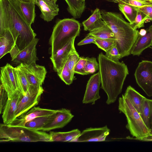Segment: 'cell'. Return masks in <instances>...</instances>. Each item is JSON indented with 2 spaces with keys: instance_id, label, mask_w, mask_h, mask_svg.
I'll use <instances>...</instances> for the list:
<instances>
[{
  "instance_id": "1",
  "label": "cell",
  "mask_w": 152,
  "mask_h": 152,
  "mask_svg": "<svg viewBox=\"0 0 152 152\" xmlns=\"http://www.w3.org/2000/svg\"><path fill=\"white\" fill-rule=\"evenodd\" d=\"M9 31L22 50L36 37V34L9 0H0V31Z\"/></svg>"
},
{
  "instance_id": "2",
  "label": "cell",
  "mask_w": 152,
  "mask_h": 152,
  "mask_svg": "<svg viewBox=\"0 0 152 152\" xmlns=\"http://www.w3.org/2000/svg\"><path fill=\"white\" fill-rule=\"evenodd\" d=\"M98 59L101 88L107 95L106 102L109 105L115 102L121 93L129 71L123 61L111 60L102 53L99 54Z\"/></svg>"
},
{
  "instance_id": "3",
  "label": "cell",
  "mask_w": 152,
  "mask_h": 152,
  "mask_svg": "<svg viewBox=\"0 0 152 152\" xmlns=\"http://www.w3.org/2000/svg\"><path fill=\"white\" fill-rule=\"evenodd\" d=\"M101 12L102 20L114 34L121 58L128 56L139 36V31L134 29L129 23L126 21L121 14L104 10Z\"/></svg>"
},
{
  "instance_id": "4",
  "label": "cell",
  "mask_w": 152,
  "mask_h": 152,
  "mask_svg": "<svg viewBox=\"0 0 152 152\" xmlns=\"http://www.w3.org/2000/svg\"><path fill=\"white\" fill-rule=\"evenodd\" d=\"M80 27L79 22L74 18H66L57 21L49 39L51 56L64 47L72 38L78 36Z\"/></svg>"
},
{
  "instance_id": "5",
  "label": "cell",
  "mask_w": 152,
  "mask_h": 152,
  "mask_svg": "<svg viewBox=\"0 0 152 152\" xmlns=\"http://www.w3.org/2000/svg\"><path fill=\"white\" fill-rule=\"evenodd\" d=\"M118 110L125 115L127 121L126 127L134 137L128 136L127 139L136 140L152 133L145 124L140 113L124 94L118 99Z\"/></svg>"
},
{
  "instance_id": "6",
  "label": "cell",
  "mask_w": 152,
  "mask_h": 152,
  "mask_svg": "<svg viewBox=\"0 0 152 152\" xmlns=\"http://www.w3.org/2000/svg\"><path fill=\"white\" fill-rule=\"evenodd\" d=\"M0 142H51L49 134L24 127L12 126L4 124L0 125Z\"/></svg>"
},
{
  "instance_id": "7",
  "label": "cell",
  "mask_w": 152,
  "mask_h": 152,
  "mask_svg": "<svg viewBox=\"0 0 152 152\" xmlns=\"http://www.w3.org/2000/svg\"><path fill=\"white\" fill-rule=\"evenodd\" d=\"M0 80L1 85L7 92L8 99L12 98L17 92L21 93L15 67L9 64L1 67Z\"/></svg>"
},
{
  "instance_id": "8",
  "label": "cell",
  "mask_w": 152,
  "mask_h": 152,
  "mask_svg": "<svg viewBox=\"0 0 152 152\" xmlns=\"http://www.w3.org/2000/svg\"><path fill=\"white\" fill-rule=\"evenodd\" d=\"M39 40L38 39L35 37L26 47L21 50L15 45L9 53L11 61L18 65L22 64H29L36 63L39 60L37 56L36 48Z\"/></svg>"
},
{
  "instance_id": "9",
  "label": "cell",
  "mask_w": 152,
  "mask_h": 152,
  "mask_svg": "<svg viewBox=\"0 0 152 152\" xmlns=\"http://www.w3.org/2000/svg\"><path fill=\"white\" fill-rule=\"evenodd\" d=\"M134 75L138 85L148 96H152V62L143 60L140 62Z\"/></svg>"
},
{
  "instance_id": "10",
  "label": "cell",
  "mask_w": 152,
  "mask_h": 152,
  "mask_svg": "<svg viewBox=\"0 0 152 152\" xmlns=\"http://www.w3.org/2000/svg\"><path fill=\"white\" fill-rule=\"evenodd\" d=\"M23 72L30 86L36 88L42 87L47 71L45 67L37 64H22L18 65Z\"/></svg>"
},
{
  "instance_id": "11",
  "label": "cell",
  "mask_w": 152,
  "mask_h": 152,
  "mask_svg": "<svg viewBox=\"0 0 152 152\" xmlns=\"http://www.w3.org/2000/svg\"><path fill=\"white\" fill-rule=\"evenodd\" d=\"M43 91L42 87L37 88L30 86L27 93L23 96L18 104L15 113V118L37 105Z\"/></svg>"
},
{
  "instance_id": "12",
  "label": "cell",
  "mask_w": 152,
  "mask_h": 152,
  "mask_svg": "<svg viewBox=\"0 0 152 152\" xmlns=\"http://www.w3.org/2000/svg\"><path fill=\"white\" fill-rule=\"evenodd\" d=\"M110 131L107 126L101 127L86 128L81 133L73 142L104 141L109 134Z\"/></svg>"
},
{
  "instance_id": "13",
  "label": "cell",
  "mask_w": 152,
  "mask_h": 152,
  "mask_svg": "<svg viewBox=\"0 0 152 152\" xmlns=\"http://www.w3.org/2000/svg\"><path fill=\"white\" fill-rule=\"evenodd\" d=\"M75 38V37L73 38L70 40L64 47L50 57L53 64V69L57 73L62 70L71 53L75 49L74 46Z\"/></svg>"
},
{
  "instance_id": "14",
  "label": "cell",
  "mask_w": 152,
  "mask_h": 152,
  "mask_svg": "<svg viewBox=\"0 0 152 152\" xmlns=\"http://www.w3.org/2000/svg\"><path fill=\"white\" fill-rule=\"evenodd\" d=\"M101 83L100 73L92 75L88 81L82 103H91L94 104L96 101L100 98L99 95L100 86Z\"/></svg>"
},
{
  "instance_id": "15",
  "label": "cell",
  "mask_w": 152,
  "mask_h": 152,
  "mask_svg": "<svg viewBox=\"0 0 152 152\" xmlns=\"http://www.w3.org/2000/svg\"><path fill=\"white\" fill-rule=\"evenodd\" d=\"M58 110L45 109L35 106L26 113L16 118L9 125L15 126L23 127L28 122L40 116H48L57 112Z\"/></svg>"
},
{
  "instance_id": "16",
  "label": "cell",
  "mask_w": 152,
  "mask_h": 152,
  "mask_svg": "<svg viewBox=\"0 0 152 152\" xmlns=\"http://www.w3.org/2000/svg\"><path fill=\"white\" fill-rule=\"evenodd\" d=\"M74 115L70 110L62 108L58 109L53 120L44 126L42 130L49 131L52 130L62 128L70 122Z\"/></svg>"
},
{
  "instance_id": "17",
  "label": "cell",
  "mask_w": 152,
  "mask_h": 152,
  "mask_svg": "<svg viewBox=\"0 0 152 152\" xmlns=\"http://www.w3.org/2000/svg\"><path fill=\"white\" fill-rule=\"evenodd\" d=\"M35 4L41 11L40 17L45 21H52L58 14V5L53 0H36Z\"/></svg>"
},
{
  "instance_id": "18",
  "label": "cell",
  "mask_w": 152,
  "mask_h": 152,
  "mask_svg": "<svg viewBox=\"0 0 152 152\" xmlns=\"http://www.w3.org/2000/svg\"><path fill=\"white\" fill-rule=\"evenodd\" d=\"M23 96L20 92L18 91L10 99H8L2 113L3 124L9 125L15 119V113L17 107Z\"/></svg>"
},
{
  "instance_id": "19",
  "label": "cell",
  "mask_w": 152,
  "mask_h": 152,
  "mask_svg": "<svg viewBox=\"0 0 152 152\" xmlns=\"http://www.w3.org/2000/svg\"><path fill=\"white\" fill-rule=\"evenodd\" d=\"M9 0L14 5L30 26L34 23L36 16L34 2H22L17 0Z\"/></svg>"
},
{
  "instance_id": "20",
  "label": "cell",
  "mask_w": 152,
  "mask_h": 152,
  "mask_svg": "<svg viewBox=\"0 0 152 152\" xmlns=\"http://www.w3.org/2000/svg\"><path fill=\"white\" fill-rule=\"evenodd\" d=\"M146 34L143 36L140 35L133 46L130 54L139 56L142 51L151 45L152 42V25L146 29Z\"/></svg>"
},
{
  "instance_id": "21",
  "label": "cell",
  "mask_w": 152,
  "mask_h": 152,
  "mask_svg": "<svg viewBox=\"0 0 152 152\" xmlns=\"http://www.w3.org/2000/svg\"><path fill=\"white\" fill-rule=\"evenodd\" d=\"M15 40L11 32L6 30L0 31V58L9 53L15 45Z\"/></svg>"
},
{
  "instance_id": "22",
  "label": "cell",
  "mask_w": 152,
  "mask_h": 152,
  "mask_svg": "<svg viewBox=\"0 0 152 152\" xmlns=\"http://www.w3.org/2000/svg\"><path fill=\"white\" fill-rule=\"evenodd\" d=\"M81 133L78 129H75L67 132L51 131L49 134L51 142H73Z\"/></svg>"
},
{
  "instance_id": "23",
  "label": "cell",
  "mask_w": 152,
  "mask_h": 152,
  "mask_svg": "<svg viewBox=\"0 0 152 152\" xmlns=\"http://www.w3.org/2000/svg\"><path fill=\"white\" fill-rule=\"evenodd\" d=\"M124 95L129 100L140 114L142 105L145 97L130 86L127 87Z\"/></svg>"
},
{
  "instance_id": "24",
  "label": "cell",
  "mask_w": 152,
  "mask_h": 152,
  "mask_svg": "<svg viewBox=\"0 0 152 152\" xmlns=\"http://www.w3.org/2000/svg\"><path fill=\"white\" fill-rule=\"evenodd\" d=\"M56 113L51 115L37 117L27 122L23 127L35 130H42L44 126L53 120Z\"/></svg>"
},
{
  "instance_id": "25",
  "label": "cell",
  "mask_w": 152,
  "mask_h": 152,
  "mask_svg": "<svg viewBox=\"0 0 152 152\" xmlns=\"http://www.w3.org/2000/svg\"><path fill=\"white\" fill-rule=\"evenodd\" d=\"M101 12L96 8L90 17L82 23L84 30L89 31L99 26L103 22Z\"/></svg>"
},
{
  "instance_id": "26",
  "label": "cell",
  "mask_w": 152,
  "mask_h": 152,
  "mask_svg": "<svg viewBox=\"0 0 152 152\" xmlns=\"http://www.w3.org/2000/svg\"><path fill=\"white\" fill-rule=\"evenodd\" d=\"M68 5L67 10L75 18H80L85 7V2L80 0H65Z\"/></svg>"
},
{
  "instance_id": "27",
  "label": "cell",
  "mask_w": 152,
  "mask_h": 152,
  "mask_svg": "<svg viewBox=\"0 0 152 152\" xmlns=\"http://www.w3.org/2000/svg\"><path fill=\"white\" fill-rule=\"evenodd\" d=\"M88 34L97 38L112 39L115 40L112 31L103 20L99 26L89 31Z\"/></svg>"
},
{
  "instance_id": "28",
  "label": "cell",
  "mask_w": 152,
  "mask_h": 152,
  "mask_svg": "<svg viewBox=\"0 0 152 152\" xmlns=\"http://www.w3.org/2000/svg\"><path fill=\"white\" fill-rule=\"evenodd\" d=\"M119 10L131 24L134 21L138 11V8L124 4H118Z\"/></svg>"
},
{
  "instance_id": "29",
  "label": "cell",
  "mask_w": 152,
  "mask_h": 152,
  "mask_svg": "<svg viewBox=\"0 0 152 152\" xmlns=\"http://www.w3.org/2000/svg\"><path fill=\"white\" fill-rule=\"evenodd\" d=\"M151 100L145 97L143 101L140 113L143 122L149 129H150V118L151 114Z\"/></svg>"
},
{
  "instance_id": "30",
  "label": "cell",
  "mask_w": 152,
  "mask_h": 152,
  "mask_svg": "<svg viewBox=\"0 0 152 152\" xmlns=\"http://www.w3.org/2000/svg\"><path fill=\"white\" fill-rule=\"evenodd\" d=\"M15 68L19 83L21 92L23 96L27 93L30 86L23 72L19 66L18 65Z\"/></svg>"
},
{
  "instance_id": "31",
  "label": "cell",
  "mask_w": 152,
  "mask_h": 152,
  "mask_svg": "<svg viewBox=\"0 0 152 152\" xmlns=\"http://www.w3.org/2000/svg\"><path fill=\"white\" fill-rule=\"evenodd\" d=\"M95 44L106 52L116 44V42L114 39L97 38L95 40Z\"/></svg>"
},
{
  "instance_id": "32",
  "label": "cell",
  "mask_w": 152,
  "mask_h": 152,
  "mask_svg": "<svg viewBox=\"0 0 152 152\" xmlns=\"http://www.w3.org/2000/svg\"><path fill=\"white\" fill-rule=\"evenodd\" d=\"M80 58L79 55L75 49L71 53L66 62L67 66L74 79L75 66Z\"/></svg>"
},
{
  "instance_id": "33",
  "label": "cell",
  "mask_w": 152,
  "mask_h": 152,
  "mask_svg": "<svg viewBox=\"0 0 152 152\" xmlns=\"http://www.w3.org/2000/svg\"><path fill=\"white\" fill-rule=\"evenodd\" d=\"M87 61L85 67V71L88 75L93 74L99 69V64L94 57H86Z\"/></svg>"
},
{
  "instance_id": "34",
  "label": "cell",
  "mask_w": 152,
  "mask_h": 152,
  "mask_svg": "<svg viewBox=\"0 0 152 152\" xmlns=\"http://www.w3.org/2000/svg\"><path fill=\"white\" fill-rule=\"evenodd\" d=\"M61 79L66 84L69 85L74 80L66 63L61 71L57 73Z\"/></svg>"
},
{
  "instance_id": "35",
  "label": "cell",
  "mask_w": 152,
  "mask_h": 152,
  "mask_svg": "<svg viewBox=\"0 0 152 152\" xmlns=\"http://www.w3.org/2000/svg\"><path fill=\"white\" fill-rule=\"evenodd\" d=\"M112 1L115 3L126 4L138 8L152 4V3L142 0H112Z\"/></svg>"
},
{
  "instance_id": "36",
  "label": "cell",
  "mask_w": 152,
  "mask_h": 152,
  "mask_svg": "<svg viewBox=\"0 0 152 152\" xmlns=\"http://www.w3.org/2000/svg\"><path fill=\"white\" fill-rule=\"evenodd\" d=\"M148 18L146 15L138 10L135 20L131 25L135 29L143 27L144 26L145 21Z\"/></svg>"
},
{
  "instance_id": "37",
  "label": "cell",
  "mask_w": 152,
  "mask_h": 152,
  "mask_svg": "<svg viewBox=\"0 0 152 152\" xmlns=\"http://www.w3.org/2000/svg\"><path fill=\"white\" fill-rule=\"evenodd\" d=\"M87 61L86 58L83 57H80L75 65L74 69L75 73L82 75H87L86 73L85 67Z\"/></svg>"
},
{
  "instance_id": "38",
  "label": "cell",
  "mask_w": 152,
  "mask_h": 152,
  "mask_svg": "<svg viewBox=\"0 0 152 152\" xmlns=\"http://www.w3.org/2000/svg\"><path fill=\"white\" fill-rule=\"evenodd\" d=\"M105 53V56L111 60L119 61V60L121 58L116 44L113 46Z\"/></svg>"
},
{
  "instance_id": "39",
  "label": "cell",
  "mask_w": 152,
  "mask_h": 152,
  "mask_svg": "<svg viewBox=\"0 0 152 152\" xmlns=\"http://www.w3.org/2000/svg\"><path fill=\"white\" fill-rule=\"evenodd\" d=\"M8 99L7 93L2 86L0 87V112L2 114L4 107Z\"/></svg>"
},
{
  "instance_id": "40",
  "label": "cell",
  "mask_w": 152,
  "mask_h": 152,
  "mask_svg": "<svg viewBox=\"0 0 152 152\" xmlns=\"http://www.w3.org/2000/svg\"><path fill=\"white\" fill-rule=\"evenodd\" d=\"M97 38L92 35L88 34L85 38L78 43L77 45L81 46L91 43L95 44V40Z\"/></svg>"
},
{
  "instance_id": "41",
  "label": "cell",
  "mask_w": 152,
  "mask_h": 152,
  "mask_svg": "<svg viewBox=\"0 0 152 152\" xmlns=\"http://www.w3.org/2000/svg\"><path fill=\"white\" fill-rule=\"evenodd\" d=\"M138 9L146 15L148 18L152 21V4L144 6Z\"/></svg>"
},
{
  "instance_id": "42",
  "label": "cell",
  "mask_w": 152,
  "mask_h": 152,
  "mask_svg": "<svg viewBox=\"0 0 152 152\" xmlns=\"http://www.w3.org/2000/svg\"><path fill=\"white\" fill-rule=\"evenodd\" d=\"M136 140L145 141H152V133L148 136L137 139Z\"/></svg>"
},
{
  "instance_id": "43",
  "label": "cell",
  "mask_w": 152,
  "mask_h": 152,
  "mask_svg": "<svg viewBox=\"0 0 152 152\" xmlns=\"http://www.w3.org/2000/svg\"><path fill=\"white\" fill-rule=\"evenodd\" d=\"M150 129L152 133V100H151V111L150 118Z\"/></svg>"
},
{
  "instance_id": "44",
  "label": "cell",
  "mask_w": 152,
  "mask_h": 152,
  "mask_svg": "<svg viewBox=\"0 0 152 152\" xmlns=\"http://www.w3.org/2000/svg\"><path fill=\"white\" fill-rule=\"evenodd\" d=\"M146 30L144 29H140V31H139V35L141 36H143L146 34Z\"/></svg>"
},
{
  "instance_id": "45",
  "label": "cell",
  "mask_w": 152,
  "mask_h": 152,
  "mask_svg": "<svg viewBox=\"0 0 152 152\" xmlns=\"http://www.w3.org/2000/svg\"><path fill=\"white\" fill-rule=\"evenodd\" d=\"M22 2H35L36 0H17Z\"/></svg>"
},
{
  "instance_id": "46",
  "label": "cell",
  "mask_w": 152,
  "mask_h": 152,
  "mask_svg": "<svg viewBox=\"0 0 152 152\" xmlns=\"http://www.w3.org/2000/svg\"><path fill=\"white\" fill-rule=\"evenodd\" d=\"M143 1L149 3H152V0H144Z\"/></svg>"
},
{
  "instance_id": "47",
  "label": "cell",
  "mask_w": 152,
  "mask_h": 152,
  "mask_svg": "<svg viewBox=\"0 0 152 152\" xmlns=\"http://www.w3.org/2000/svg\"><path fill=\"white\" fill-rule=\"evenodd\" d=\"M82 1H83V2H85V0H80Z\"/></svg>"
},
{
  "instance_id": "48",
  "label": "cell",
  "mask_w": 152,
  "mask_h": 152,
  "mask_svg": "<svg viewBox=\"0 0 152 152\" xmlns=\"http://www.w3.org/2000/svg\"><path fill=\"white\" fill-rule=\"evenodd\" d=\"M53 0L55 2H56V1H57V0Z\"/></svg>"
},
{
  "instance_id": "49",
  "label": "cell",
  "mask_w": 152,
  "mask_h": 152,
  "mask_svg": "<svg viewBox=\"0 0 152 152\" xmlns=\"http://www.w3.org/2000/svg\"><path fill=\"white\" fill-rule=\"evenodd\" d=\"M151 46H152V43H151Z\"/></svg>"
},
{
  "instance_id": "50",
  "label": "cell",
  "mask_w": 152,
  "mask_h": 152,
  "mask_svg": "<svg viewBox=\"0 0 152 152\" xmlns=\"http://www.w3.org/2000/svg\"><path fill=\"white\" fill-rule=\"evenodd\" d=\"M143 0V1L144 0Z\"/></svg>"
}]
</instances>
